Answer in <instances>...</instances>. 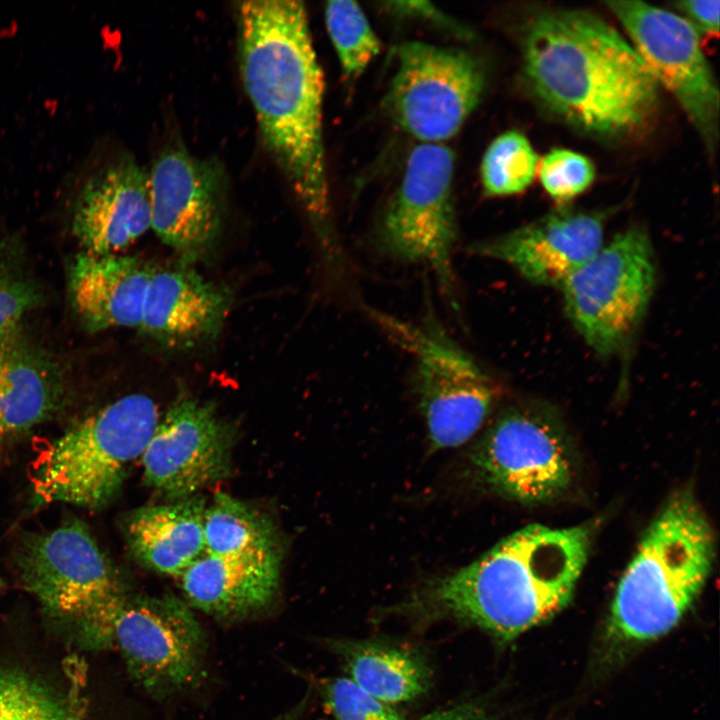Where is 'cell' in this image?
Returning a JSON list of instances; mask_svg holds the SVG:
<instances>
[{
  "instance_id": "obj_1",
  "label": "cell",
  "mask_w": 720,
  "mask_h": 720,
  "mask_svg": "<svg viewBox=\"0 0 720 720\" xmlns=\"http://www.w3.org/2000/svg\"><path fill=\"white\" fill-rule=\"evenodd\" d=\"M242 81L264 144L310 219L329 269L345 262L331 224L323 142L324 77L304 3H237Z\"/></svg>"
},
{
  "instance_id": "obj_2",
  "label": "cell",
  "mask_w": 720,
  "mask_h": 720,
  "mask_svg": "<svg viewBox=\"0 0 720 720\" xmlns=\"http://www.w3.org/2000/svg\"><path fill=\"white\" fill-rule=\"evenodd\" d=\"M522 69L536 101L592 136L644 131L659 106V85L633 45L600 17L548 9L525 25Z\"/></svg>"
},
{
  "instance_id": "obj_3",
  "label": "cell",
  "mask_w": 720,
  "mask_h": 720,
  "mask_svg": "<svg viewBox=\"0 0 720 720\" xmlns=\"http://www.w3.org/2000/svg\"><path fill=\"white\" fill-rule=\"evenodd\" d=\"M591 536L584 525L525 526L469 565L427 580L397 609L420 618L455 619L513 640L569 603Z\"/></svg>"
},
{
  "instance_id": "obj_4",
  "label": "cell",
  "mask_w": 720,
  "mask_h": 720,
  "mask_svg": "<svg viewBox=\"0 0 720 720\" xmlns=\"http://www.w3.org/2000/svg\"><path fill=\"white\" fill-rule=\"evenodd\" d=\"M715 537L688 490L672 496L643 535L611 606V627L627 640L671 630L696 600L712 569Z\"/></svg>"
},
{
  "instance_id": "obj_5",
  "label": "cell",
  "mask_w": 720,
  "mask_h": 720,
  "mask_svg": "<svg viewBox=\"0 0 720 720\" xmlns=\"http://www.w3.org/2000/svg\"><path fill=\"white\" fill-rule=\"evenodd\" d=\"M152 398L130 394L85 418L45 449L34 488L44 502L97 508L118 492L158 422Z\"/></svg>"
},
{
  "instance_id": "obj_6",
  "label": "cell",
  "mask_w": 720,
  "mask_h": 720,
  "mask_svg": "<svg viewBox=\"0 0 720 720\" xmlns=\"http://www.w3.org/2000/svg\"><path fill=\"white\" fill-rule=\"evenodd\" d=\"M366 311L412 358V388L431 447H458L474 437L500 397L492 375L448 334L432 312L413 322L370 307Z\"/></svg>"
},
{
  "instance_id": "obj_7",
  "label": "cell",
  "mask_w": 720,
  "mask_h": 720,
  "mask_svg": "<svg viewBox=\"0 0 720 720\" xmlns=\"http://www.w3.org/2000/svg\"><path fill=\"white\" fill-rule=\"evenodd\" d=\"M82 631L95 646H117L130 675L153 698L192 688L205 673L204 631L189 607L171 594L125 595Z\"/></svg>"
},
{
  "instance_id": "obj_8",
  "label": "cell",
  "mask_w": 720,
  "mask_h": 720,
  "mask_svg": "<svg viewBox=\"0 0 720 720\" xmlns=\"http://www.w3.org/2000/svg\"><path fill=\"white\" fill-rule=\"evenodd\" d=\"M656 266L651 240L633 226L602 246L561 285L565 312L602 356L622 351L648 309Z\"/></svg>"
},
{
  "instance_id": "obj_9",
  "label": "cell",
  "mask_w": 720,
  "mask_h": 720,
  "mask_svg": "<svg viewBox=\"0 0 720 720\" xmlns=\"http://www.w3.org/2000/svg\"><path fill=\"white\" fill-rule=\"evenodd\" d=\"M454 154L438 143L415 146L400 186L377 230L378 248L401 263L429 269L457 307L453 253L458 225L453 199Z\"/></svg>"
},
{
  "instance_id": "obj_10",
  "label": "cell",
  "mask_w": 720,
  "mask_h": 720,
  "mask_svg": "<svg viewBox=\"0 0 720 720\" xmlns=\"http://www.w3.org/2000/svg\"><path fill=\"white\" fill-rule=\"evenodd\" d=\"M468 460L477 482L523 504L554 500L574 476L573 458L558 425L546 410L530 405L500 413Z\"/></svg>"
},
{
  "instance_id": "obj_11",
  "label": "cell",
  "mask_w": 720,
  "mask_h": 720,
  "mask_svg": "<svg viewBox=\"0 0 720 720\" xmlns=\"http://www.w3.org/2000/svg\"><path fill=\"white\" fill-rule=\"evenodd\" d=\"M386 106L394 121L422 143L453 137L480 102L485 71L469 52L421 41L397 48Z\"/></svg>"
},
{
  "instance_id": "obj_12",
  "label": "cell",
  "mask_w": 720,
  "mask_h": 720,
  "mask_svg": "<svg viewBox=\"0 0 720 720\" xmlns=\"http://www.w3.org/2000/svg\"><path fill=\"white\" fill-rule=\"evenodd\" d=\"M659 87L677 100L709 151L719 132V90L698 32L679 14L641 1H608Z\"/></svg>"
},
{
  "instance_id": "obj_13",
  "label": "cell",
  "mask_w": 720,
  "mask_h": 720,
  "mask_svg": "<svg viewBox=\"0 0 720 720\" xmlns=\"http://www.w3.org/2000/svg\"><path fill=\"white\" fill-rule=\"evenodd\" d=\"M25 587L51 614L79 622L127 593L105 554L78 522L32 538L20 552Z\"/></svg>"
},
{
  "instance_id": "obj_14",
  "label": "cell",
  "mask_w": 720,
  "mask_h": 720,
  "mask_svg": "<svg viewBox=\"0 0 720 720\" xmlns=\"http://www.w3.org/2000/svg\"><path fill=\"white\" fill-rule=\"evenodd\" d=\"M232 432L208 403L178 398L141 455L147 484L173 500L197 495L230 472Z\"/></svg>"
},
{
  "instance_id": "obj_15",
  "label": "cell",
  "mask_w": 720,
  "mask_h": 720,
  "mask_svg": "<svg viewBox=\"0 0 720 720\" xmlns=\"http://www.w3.org/2000/svg\"><path fill=\"white\" fill-rule=\"evenodd\" d=\"M149 176L151 228L191 261L215 241L221 226L223 174L214 161L182 147L163 151Z\"/></svg>"
},
{
  "instance_id": "obj_16",
  "label": "cell",
  "mask_w": 720,
  "mask_h": 720,
  "mask_svg": "<svg viewBox=\"0 0 720 720\" xmlns=\"http://www.w3.org/2000/svg\"><path fill=\"white\" fill-rule=\"evenodd\" d=\"M603 234L600 214L558 209L466 250L509 265L533 284L560 287L603 246Z\"/></svg>"
},
{
  "instance_id": "obj_17",
  "label": "cell",
  "mask_w": 720,
  "mask_h": 720,
  "mask_svg": "<svg viewBox=\"0 0 720 720\" xmlns=\"http://www.w3.org/2000/svg\"><path fill=\"white\" fill-rule=\"evenodd\" d=\"M151 228L149 176L129 156L87 178L76 195L72 230L82 251L118 254Z\"/></svg>"
},
{
  "instance_id": "obj_18",
  "label": "cell",
  "mask_w": 720,
  "mask_h": 720,
  "mask_svg": "<svg viewBox=\"0 0 720 720\" xmlns=\"http://www.w3.org/2000/svg\"><path fill=\"white\" fill-rule=\"evenodd\" d=\"M229 306L226 291L188 264L152 268L138 329L168 348H192L215 338Z\"/></svg>"
},
{
  "instance_id": "obj_19",
  "label": "cell",
  "mask_w": 720,
  "mask_h": 720,
  "mask_svg": "<svg viewBox=\"0 0 720 720\" xmlns=\"http://www.w3.org/2000/svg\"><path fill=\"white\" fill-rule=\"evenodd\" d=\"M151 269L134 256L81 251L70 266L68 290L84 327L139 328Z\"/></svg>"
},
{
  "instance_id": "obj_20",
  "label": "cell",
  "mask_w": 720,
  "mask_h": 720,
  "mask_svg": "<svg viewBox=\"0 0 720 720\" xmlns=\"http://www.w3.org/2000/svg\"><path fill=\"white\" fill-rule=\"evenodd\" d=\"M180 578L191 606L216 617H241L273 599L279 584V556L205 553Z\"/></svg>"
},
{
  "instance_id": "obj_21",
  "label": "cell",
  "mask_w": 720,
  "mask_h": 720,
  "mask_svg": "<svg viewBox=\"0 0 720 720\" xmlns=\"http://www.w3.org/2000/svg\"><path fill=\"white\" fill-rule=\"evenodd\" d=\"M205 500L199 495L143 506L125 523L129 547L145 566L180 577L205 554Z\"/></svg>"
},
{
  "instance_id": "obj_22",
  "label": "cell",
  "mask_w": 720,
  "mask_h": 720,
  "mask_svg": "<svg viewBox=\"0 0 720 720\" xmlns=\"http://www.w3.org/2000/svg\"><path fill=\"white\" fill-rule=\"evenodd\" d=\"M55 362L19 334L5 341L0 389V445L51 416L62 394Z\"/></svg>"
},
{
  "instance_id": "obj_23",
  "label": "cell",
  "mask_w": 720,
  "mask_h": 720,
  "mask_svg": "<svg viewBox=\"0 0 720 720\" xmlns=\"http://www.w3.org/2000/svg\"><path fill=\"white\" fill-rule=\"evenodd\" d=\"M331 647L342 658L348 678L384 703L410 701L430 686L427 664L410 650L369 640L334 641Z\"/></svg>"
},
{
  "instance_id": "obj_24",
  "label": "cell",
  "mask_w": 720,
  "mask_h": 720,
  "mask_svg": "<svg viewBox=\"0 0 720 720\" xmlns=\"http://www.w3.org/2000/svg\"><path fill=\"white\" fill-rule=\"evenodd\" d=\"M205 553L222 557L279 556L272 523L242 501L215 495L204 513Z\"/></svg>"
},
{
  "instance_id": "obj_25",
  "label": "cell",
  "mask_w": 720,
  "mask_h": 720,
  "mask_svg": "<svg viewBox=\"0 0 720 720\" xmlns=\"http://www.w3.org/2000/svg\"><path fill=\"white\" fill-rule=\"evenodd\" d=\"M538 156L529 140L518 131H507L488 146L481 162V181L488 196L518 194L532 183Z\"/></svg>"
},
{
  "instance_id": "obj_26",
  "label": "cell",
  "mask_w": 720,
  "mask_h": 720,
  "mask_svg": "<svg viewBox=\"0 0 720 720\" xmlns=\"http://www.w3.org/2000/svg\"><path fill=\"white\" fill-rule=\"evenodd\" d=\"M328 34L345 75L358 76L380 52V41L354 1H330L325 7Z\"/></svg>"
},
{
  "instance_id": "obj_27",
  "label": "cell",
  "mask_w": 720,
  "mask_h": 720,
  "mask_svg": "<svg viewBox=\"0 0 720 720\" xmlns=\"http://www.w3.org/2000/svg\"><path fill=\"white\" fill-rule=\"evenodd\" d=\"M0 720H82L71 701L16 671H0Z\"/></svg>"
},
{
  "instance_id": "obj_28",
  "label": "cell",
  "mask_w": 720,
  "mask_h": 720,
  "mask_svg": "<svg viewBox=\"0 0 720 720\" xmlns=\"http://www.w3.org/2000/svg\"><path fill=\"white\" fill-rule=\"evenodd\" d=\"M11 248L0 240V341L18 330L20 321L38 304L40 296Z\"/></svg>"
},
{
  "instance_id": "obj_29",
  "label": "cell",
  "mask_w": 720,
  "mask_h": 720,
  "mask_svg": "<svg viewBox=\"0 0 720 720\" xmlns=\"http://www.w3.org/2000/svg\"><path fill=\"white\" fill-rule=\"evenodd\" d=\"M539 178L546 193L553 200L564 203L588 189L595 178V167L581 153L553 149L539 165Z\"/></svg>"
},
{
  "instance_id": "obj_30",
  "label": "cell",
  "mask_w": 720,
  "mask_h": 720,
  "mask_svg": "<svg viewBox=\"0 0 720 720\" xmlns=\"http://www.w3.org/2000/svg\"><path fill=\"white\" fill-rule=\"evenodd\" d=\"M321 695L335 720H405L392 705L376 699L348 677L326 679Z\"/></svg>"
},
{
  "instance_id": "obj_31",
  "label": "cell",
  "mask_w": 720,
  "mask_h": 720,
  "mask_svg": "<svg viewBox=\"0 0 720 720\" xmlns=\"http://www.w3.org/2000/svg\"><path fill=\"white\" fill-rule=\"evenodd\" d=\"M673 5L698 34H716L719 31V0H684Z\"/></svg>"
},
{
  "instance_id": "obj_32",
  "label": "cell",
  "mask_w": 720,
  "mask_h": 720,
  "mask_svg": "<svg viewBox=\"0 0 720 720\" xmlns=\"http://www.w3.org/2000/svg\"><path fill=\"white\" fill-rule=\"evenodd\" d=\"M389 9L392 10L397 15H404V16H410V17H420L422 19L431 20L432 22L440 23V25H444L446 27H449L450 29H454L458 31L459 29L455 27V24L451 22V20L444 14L441 13V11L437 10L435 7H433L431 4L427 2H390Z\"/></svg>"
},
{
  "instance_id": "obj_33",
  "label": "cell",
  "mask_w": 720,
  "mask_h": 720,
  "mask_svg": "<svg viewBox=\"0 0 720 720\" xmlns=\"http://www.w3.org/2000/svg\"><path fill=\"white\" fill-rule=\"evenodd\" d=\"M419 720H489V718L480 704L468 701L434 711Z\"/></svg>"
},
{
  "instance_id": "obj_34",
  "label": "cell",
  "mask_w": 720,
  "mask_h": 720,
  "mask_svg": "<svg viewBox=\"0 0 720 720\" xmlns=\"http://www.w3.org/2000/svg\"><path fill=\"white\" fill-rule=\"evenodd\" d=\"M10 336V335H9ZM7 336L3 340L0 341V389H1V380H2V371H3V360H4V344L6 339L9 337Z\"/></svg>"
},
{
  "instance_id": "obj_35",
  "label": "cell",
  "mask_w": 720,
  "mask_h": 720,
  "mask_svg": "<svg viewBox=\"0 0 720 720\" xmlns=\"http://www.w3.org/2000/svg\"><path fill=\"white\" fill-rule=\"evenodd\" d=\"M273 720H295V716L293 712H289Z\"/></svg>"
},
{
  "instance_id": "obj_36",
  "label": "cell",
  "mask_w": 720,
  "mask_h": 720,
  "mask_svg": "<svg viewBox=\"0 0 720 720\" xmlns=\"http://www.w3.org/2000/svg\"><path fill=\"white\" fill-rule=\"evenodd\" d=\"M0 586H1V580H0Z\"/></svg>"
}]
</instances>
